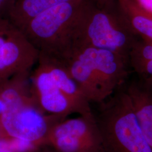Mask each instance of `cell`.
I'll return each instance as SVG.
<instances>
[{"mask_svg": "<svg viewBox=\"0 0 152 152\" xmlns=\"http://www.w3.org/2000/svg\"><path fill=\"white\" fill-rule=\"evenodd\" d=\"M45 144L57 152H103L94 113L61 121L50 131Z\"/></svg>", "mask_w": 152, "mask_h": 152, "instance_id": "cell-7", "label": "cell"}, {"mask_svg": "<svg viewBox=\"0 0 152 152\" xmlns=\"http://www.w3.org/2000/svg\"><path fill=\"white\" fill-rule=\"evenodd\" d=\"M133 32L139 38L152 41V15L142 11L132 0H118Z\"/></svg>", "mask_w": 152, "mask_h": 152, "instance_id": "cell-11", "label": "cell"}, {"mask_svg": "<svg viewBox=\"0 0 152 152\" xmlns=\"http://www.w3.org/2000/svg\"><path fill=\"white\" fill-rule=\"evenodd\" d=\"M129 64L138 76H140L150 61H152V41L139 38L131 50Z\"/></svg>", "mask_w": 152, "mask_h": 152, "instance_id": "cell-12", "label": "cell"}, {"mask_svg": "<svg viewBox=\"0 0 152 152\" xmlns=\"http://www.w3.org/2000/svg\"><path fill=\"white\" fill-rule=\"evenodd\" d=\"M87 0H71L35 16L20 29L39 54L60 58L69 48L71 33Z\"/></svg>", "mask_w": 152, "mask_h": 152, "instance_id": "cell-5", "label": "cell"}, {"mask_svg": "<svg viewBox=\"0 0 152 152\" xmlns=\"http://www.w3.org/2000/svg\"><path fill=\"white\" fill-rule=\"evenodd\" d=\"M141 127V131L152 152V82L139 77L125 83Z\"/></svg>", "mask_w": 152, "mask_h": 152, "instance_id": "cell-9", "label": "cell"}, {"mask_svg": "<svg viewBox=\"0 0 152 152\" xmlns=\"http://www.w3.org/2000/svg\"><path fill=\"white\" fill-rule=\"evenodd\" d=\"M142 11L152 15V0H132Z\"/></svg>", "mask_w": 152, "mask_h": 152, "instance_id": "cell-14", "label": "cell"}, {"mask_svg": "<svg viewBox=\"0 0 152 152\" xmlns=\"http://www.w3.org/2000/svg\"><path fill=\"white\" fill-rule=\"evenodd\" d=\"M0 139L25 141L37 147L46 144L49 133L64 118L48 114L39 107L31 94L12 95L2 102Z\"/></svg>", "mask_w": 152, "mask_h": 152, "instance_id": "cell-6", "label": "cell"}, {"mask_svg": "<svg viewBox=\"0 0 152 152\" xmlns=\"http://www.w3.org/2000/svg\"><path fill=\"white\" fill-rule=\"evenodd\" d=\"M27 152H57L53 147L48 144H43L36 147Z\"/></svg>", "mask_w": 152, "mask_h": 152, "instance_id": "cell-16", "label": "cell"}, {"mask_svg": "<svg viewBox=\"0 0 152 152\" xmlns=\"http://www.w3.org/2000/svg\"><path fill=\"white\" fill-rule=\"evenodd\" d=\"M139 38L118 0H87L72 31L68 52L91 47L107 50L129 59Z\"/></svg>", "mask_w": 152, "mask_h": 152, "instance_id": "cell-1", "label": "cell"}, {"mask_svg": "<svg viewBox=\"0 0 152 152\" xmlns=\"http://www.w3.org/2000/svg\"><path fill=\"white\" fill-rule=\"evenodd\" d=\"M69 1L71 0H15L7 18L20 29L41 12Z\"/></svg>", "mask_w": 152, "mask_h": 152, "instance_id": "cell-10", "label": "cell"}, {"mask_svg": "<svg viewBox=\"0 0 152 152\" xmlns=\"http://www.w3.org/2000/svg\"><path fill=\"white\" fill-rule=\"evenodd\" d=\"M38 51L22 31L0 16V86L14 76L31 72Z\"/></svg>", "mask_w": 152, "mask_h": 152, "instance_id": "cell-8", "label": "cell"}, {"mask_svg": "<svg viewBox=\"0 0 152 152\" xmlns=\"http://www.w3.org/2000/svg\"><path fill=\"white\" fill-rule=\"evenodd\" d=\"M15 0H0V16L7 18Z\"/></svg>", "mask_w": 152, "mask_h": 152, "instance_id": "cell-13", "label": "cell"}, {"mask_svg": "<svg viewBox=\"0 0 152 152\" xmlns=\"http://www.w3.org/2000/svg\"><path fill=\"white\" fill-rule=\"evenodd\" d=\"M73 79L91 103H102L129 75V59L105 49H71L61 59Z\"/></svg>", "mask_w": 152, "mask_h": 152, "instance_id": "cell-2", "label": "cell"}, {"mask_svg": "<svg viewBox=\"0 0 152 152\" xmlns=\"http://www.w3.org/2000/svg\"><path fill=\"white\" fill-rule=\"evenodd\" d=\"M139 77L152 82V61L147 64L144 71Z\"/></svg>", "mask_w": 152, "mask_h": 152, "instance_id": "cell-15", "label": "cell"}, {"mask_svg": "<svg viewBox=\"0 0 152 152\" xmlns=\"http://www.w3.org/2000/svg\"><path fill=\"white\" fill-rule=\"evenodd\" d=\"M37 63L30 76L31 92L44 112L64 118L72 114L93 113L90 102L71 77L63 60L38 54Z\"/></svg>", "mask_w": 152, "mask_h": 152, "instance_id": "cell-3", "label": "cell"}, {"mask_svg": "<svg viewBox=\"0 0 152 152\" xmlns=\"http://www.w3.org/2000/svg\"><path fill=\"white\" fill-rule=\"evenodd\" d=\"M99 105L95 117L103 152H151L125 83Z\"/></svg>", "mask_w": 152, "mask_h": 152, "instance_id": "cell-4", "label": "cell"}]
</instances>
